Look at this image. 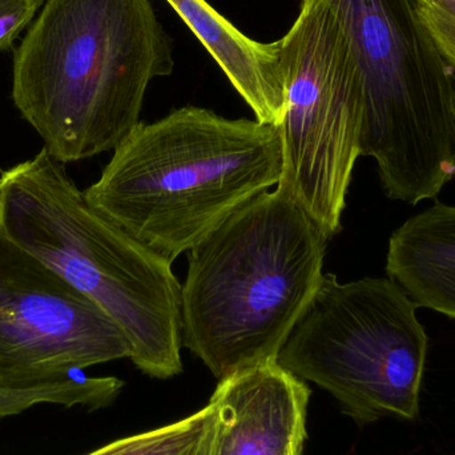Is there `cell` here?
<instances>
[{
	"label": "cell",
	"mask_w": 455,
	"mask_h": 455,
	"mask_svg": "<svg viewBox=\"0 0 455 455\" xmlns=\"http://www.w3.org/2000/svg\"><path fill=\"white\" fill-rule=\"evenodd\" d=\"M175 68L149 0H45L13 53L12 100L59 163L114 151Z\"/></svg>",
	"instance_id": "6da1fadb"
},
{
	"label": "cell",
	"mask_w": 455,
	"mask_h": 455,
	"mask_svg": "<svg viewBox=\"0 0 455 455\" xmlns=\"http://www.w3.org/2000/svg\"><path fill=\"white\" fill-rule=\"evenodd\" d=\"M328 241L281 181L241 205L188 251L183 347L219 381L277 361L323 280Z\"/></svg>",
	"instance_id": "7a4b0ae2"
},
{
	"label": "cell",
	"mask_w": 455,
	"mask_h": 455,
	"mask_svg": "<svg viewBox=\"0 0 455 455\" xmlns=\"http://www.w3.org/2000/svg\"><path fill=\"white\" fill-rule=\"evenodd\" d=\"M278 125L187 106L139 123L85 200L173 262L235 211L280 183Z\"/></svg>",
	"instance_id": "3957f363"
},
{
	"label": "cell",
	"mask_w": 455,
	"mask_h": 455,
	"mask_svg": "<svg viewBox=\"0 0 455 455\" xmlns=\"http://www.w3.org/2000/svg\"><path fill=\"white\" fill-rule=\"evenodd\" d=\"M0 230L117 323L139 371L159 379L183 371V285L172 261L95 210L44 147L0 171Z\"/></svg>",
	"instance_id": "277c9868"
},
{
	"label": "cell",
	"mask_w": 455,
	"mask_h": 455,
	"mask_svg": "<svg viewBox=\"0 0 455 455\" xmlns=\"http://www.w3.org/2000/svg\"><path fill=\"white\" fill-rule=\"evenodd\" d=\"M347 35L365 98L361 156L389 199H435L455 178V77L419 0H323Z\"/></svg>",
	"instance_id": "5b68a950"
},
{
	"label": "cell",
	"mask_w": 455,
	"mask_h": 455,
	"mask_svg": "<svg viewBox=\"0 0 455 455\" xmlns=\"http://www.w3.org/2000/svg\"><path fill=\"white\" fill-rule=\"evenodd\" d=\"M417 309L392 278L342 283L323 273L277 363L333 395L357 424L413 421L429 342Z\"/></svg>",
	"instance_id": "8992f818"
},
{
	"label": "cell",
	"mask_w": 455,
	"mask_h": 455,
	"mask_svg": "<svg viewBox=\"0 0 455 455\" xmlns=\"http://www.w3.org/2000/svg\"><path fill=\"white\" fill-rule=\"evenodd\" d=\"M280 40L285 77L280 181L331 240L341 232L361 156L363 77L341 23L323 0H301Z\"/></svg>",
	"instance_id": "52a82bcc"
},
{
	"label": "cell",
	"mask_w": 455,
	"mask_h": 455,
	"mask_svg": "<svg viewBox=\"0 0 455 455\" xmlns=\"http://www.w3.org/2000/svg\"><path fill=\"white\" fill-rule=\"evenodd\" d=\"M131 358L117 323L0 230V389L45 387Z\"/></svg>",
	"instance_id": "ba28073f"
},
{
	"label": "cell",
	"mask_w": 455,
	"mask_h": 455,
	"mask_svg": "<svg viewBox=\"0 0 455 455\" xmlns=\"http://www.w3.org/2000/svg\"><path fill=\"white\" fill-rule=\"evenodd\" d=\"M310 389L277 361L220 379L189 455H302Z\"/></svg>",
	"instance_id": "9c48e42d"
},
{
	"label": "cell",
	"mask_w": 455,
	"mask_h": 455,
	"mask_svg": "<svg viewBox=\"0 0 455 455\" xmlns=\"http://www.w3.org/2000/svg\"><path fill=\"white\" fill-rule=\"evenodd\" d=\"M196 35L257 122L280 125L285 114L281 40L256 42L235 28L207 0H167Z\"/></svg>",
	"instance_id": "30bf717a"
},
{
	"label": "cell",
	"mask_w": 455,
	"mask_h": 455,
	"mask_svg": "<svg viewBox=\"0 0 455 455\" xmlns=\"http://www.w3.org/2000/svg\"><path fill=\"white\" fill-rule=\"evenodd\" d=\"M387 272L414 304L455 320V207L435 203L393 232Z\"/></svg>",
	"instance_id": "8fae6325"
},
{
	"label": "cell",
	"mask_w": 455,
	"mask_h": 455,
	"mask_svg": "<svg viewBox=\"0 0 455 455\" xmlns=\"http://www.w3.org/2000/svg\"><path fill=\"white\" fill-rule=\"evenodd\" d=\"M124 382L116 377L74 376L32 389H0V419L19 416L37 405L82 406L93 411L112 405Z\"/></svg>",
	"instance_id": "7c38bea8"
},
{
	"label": "cell",
	"mask_w": 455,
	"mask_h": 455,
	"mask_svg": "<svg viewBox=\"0 0 455 455\" xmlns=\"http://www.w3.org/2000/svg\"><path fill=\"white\" fill-rule=\"evenodd\" d=\"M210 406L181 421L131 435L85 455H189L204 433Z\"/></svg>",
	"instance_id": "4fadbf2b"
},
{
	"label": "cell",
	"mask_w": 455,
	"mask_h": 455,
	"mask_svg": "<svg viewBox=\"0 0 455 455\" xmlns=\"http://www.w3.org/2000/svg\"><path fill=\"white\" fill-rule=\"evenodd\" d=\"M419 10L435 45L455 71V0H419Z\"/></svg>",
	"instance_id": "5bb4252c"
},
{
	"label": "cell",
	"mask_w": 455,
	"mask_h": 455,
	"mask_svg": "<svg viewBox=\"0 0 455 455\" xmlns=\"http://www.w3.org/2000/svg\"><path fill=\"white\" fill-rule=\"evenodd\" d=\"M45 0H0V51L10 50Z\"/></svg>",
	"instance_id": "9a60e30c"
}]
</instances>
